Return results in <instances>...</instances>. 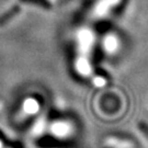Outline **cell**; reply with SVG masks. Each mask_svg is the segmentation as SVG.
Listing matches in <instances>:
<instances>
[{"mask_svg":"<svg viewBox=\"0 0 148 148\" xmlns=\"http://www.w3.org/2000/svg\"><path fill=\"white\" fill-rule=\"evenodd\" d=\"M19 11V8H13L12 10H10L9 12H7V14L5 16H3L1 19H0V25H2V24H5V22L8 21V19L10 20L12 16H14V14H16V12Z\"/></svg>","mask_w":148,"mask_h":148,"instance_id":"cell-1","label":"cell"}]
</instances>
